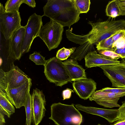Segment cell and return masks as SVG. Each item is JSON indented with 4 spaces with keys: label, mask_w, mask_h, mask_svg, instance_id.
Returning a JSON list of instances; mask_svg holds the SVG:
<instances>
[{
    "label": "cell",
    "mask_w": 125,
    "mask_h": 125,
    "mask_svg": "<svg viewBox=\"0 0 125 125\" xmlns=\"http://www.w3.org/2000/svg\"><path fill=\"white\" fill-rule=\"evenodd\" d=\"M119 9L120 15L125 16V0H116Z\"/></svg>",
    "instance_id": "f546056e"
},
{
    "label": "cell",
    "mask_w": 125,
    "mask_h": 125,
    "mask_svg": "<svg viewBox=\"0 0 125 125\" xmlns=\"http://www.w3.org/2000/svg\"><path fill=\"white\" fill-rule=\"evenodd\" d=\"M43 16L34 13L29 17L26 25L24 38L22 49V54L28 52L32 43L35 38L38 37L41 29L42 26Z\"/></svg>",
    "instance_id": "52a82bcc"
},
{
    "label": "cell",
    "mask_w": 125,
    "mask_h": 125,
    "mask_svg": "<svg viewBox=\"0 0 125 125\" xmlns=\"http://www.w3.org/2000/svg\"><path fill=\"white\" fill-rule=\"evenodd\" d=\"M4 115L2 112L0 111V125H4L5 123Z\"/></svg>",
    "instance_id": "d590c367"
},
{
    "label": "cell",
    "mask_w": 125,
    "mask_h": 125,
    "mask_svg": "<svg viewBox=\"0 0 125 125\" xmlns=\"http://www.w3.org/2000/svg\"><path fill=\"white\" fill-rule=\"evenodd\" d=\"M73 92V90L68 88L63 90L62 92L63 100L70 98L71 97L72 93Z\"/></svg>",
    "instance_id": "d6a6232c"
},
{
    "label": "cell",
    "mask_w": 125,
    "mask_h": 125,
    "mask_svg": "<svg viewBox=\"0 0 125 125\" xmlns=\"http://www.w3.org/2000/svg\"><path fill=\"white\" fill-rule=\"evenodd\" d=\"M85 67L87 68L116 64L120 62L98 54L96 51L89 52L84 58Z\"/></svg>",
    "instance_id": "5bb4252c"
},
{
    "label": "cell",
    "mask_w": 125,
    "mask_h": 125,
    "mask_svg": "<svg viewBox=\"0 0 125 125\" xmlns=\"http://www.w3.org/2000/svg\"><path fill=\"white\" fill-rule=\"evenodd\" d=\"M0 111L9 118L15 112L13 105L5 96L0 94Z\"/></svg>",
    "instance_id": "ac0fdd59"
},
{
    "label": "cell",
    "mask_w": 125,
    "mask_h": 125,
    "mask_svg": "<svg viewBox=\"0 0 125 125\" xmlns=\"http://www.w3.org/2000/svg\"><path fill=\"white\" fill-rule=\"evenodd\" d=\"M63 63L72 81L87 78L85 70L77 61L70 59L66 60Z\"/></svg>",
    "instance_id": "e0dca14e"
},
{
    "label": "cell",
    "mask_w": 125,
    "mask_h": 125,
    "mask_svg": "<svg viewBox=\"0 0 125 125\" xmlns=\"http://www.w3.org/2000/svg\"><path fill=\"white\" fill-rule=\"evenodd\" d=\"M104 74L116 88H125V60L123 59L118 64L100 67Z\"/></svg>",
    "instance_id": "ba28073f"
},
{
    "label": "cell",
    "mask_w": 125,
    "mask_h": 125,
    "mask_svg": "<svg viewBox=\"0 0 125 125\" xmlns=\"http://www.w3.org/2000/svg\"><path fill=\"white\" fill-rule=\"evenodd\" d=\"M63 27L50 19V21L42 26L38 37L44 42L50 51L57 48L62 39Z\"/></svg>",
    "instance_id": "5b68a950"
},
{
    "label": "cell",
    "mask_w": 125,
    "mask_h": 125,
    "mask_svg": "<svg viewBox=\"0 0 125 125\" xmlns=\"http://www.w3.org/2000/svg\"><path fill=\"white\" fill-rule=\"evenodd\" d=\"M75 106L79 110L85 112L87 113L100 116L104 118L110 123L118 120V109H106L85 106L78 104H75Z\"/></svg>",
    "instance_id": "4fadbf2b"
},
{
    "label": "cell",
    "mask_w": 125,
    "mask_h": 125,
    "mask_svg": "<svg viewBox=\"0 0 125 125\" xmlns=\"http://www.w3.org/2000/svg\"><path fill=\"white\" fill-rule=\"evenodd\" d=\"M51 111L49 119L56 125H80L83 121L82 115L73 104L53 103L51 106Z\"/></svg>",
    "instance_id": "3957f363"
},
{
    "label": "cell",
    "mask_w": 125,
    "mask_h": 125,
    "mask_svg": "<svg viewBox=\"0 0 125 125\" xmlns=\"http://www.w3.org/2000/svg\"><path fill=\"white\" fill-rule=\"evenodd\" d=\"M112 37H110L103 40L96 45V47L98 51L104 50L114 51L112 46L114 43Z\"/></svg>",
    "instance_id": "44dd1931"
},
{
    "label": "cell",
    "mask_w": 125,
    "mask_h": 125,
    "mask_svg": "<svg viewBox=\"0 0 125 125\" xmlns=\"http://www.w3.org/2000/svg\"><path fill=\"white\" fill-rule=\"evenodd\" d=\"M7 72H5L2 69H0V94L5 96L7 98Z\"/></svg>",
    "instance_id": "603a6c76"
},
{
    "label": "cell",
    "mask_w": 125,
    "mask_h": 125,
    "mask_svg": "<svg viewBox=\"0 0 125 125\" xmlns=\"http://www.w3.org/2000/svg\"><path fill=\"white\" fill-rule=\"evenodd\" d=\"M29 78L17 66L12 64L10 70L7 72V92L10 89L21 86Z\"/></svg>",
    "instance_id": "2e32d148"
},
{
    "label": "cell",
    "mask_w": 125,
    "mask_h": 125,
    "mask_svg": "<svg viewBox=\"0 0 125 125\" xmlns=\"http://www.w3.org/2000/svg\"><path fill=\"white\" fill-rule=\"evenodd\" d=\"M21 20L19 11L7 12L0 3V31L6 40L10 39L13 33L21 27Z\"/></svg>",
    "instance_id": "8992f818"
},
{
    "label": "cell",
    "mask_w": 125,
    "mask_h": 125,
    "mask_svg": "<svg viewBox=\"0 0 125 125\" xmlns=\"http://www.w3.org/2000/svg\"><path fill=\"white\" fill-rule=\"evenodd\" d=\"M99 54L113 59L118 60L121 58L120 56L115 53L114 51L110 50H104L98 51Z\"/></svg>",
    "instance_id": "4316f807"
},
{
    "label": "cell",
    "mask_w": 125,
    "mask_h": 125,
    "mask_svg": "<svg viewBox=\"0 0 125 125\" xmlns=\"http://www.w3.org/2000/svg\"><path fill=\"white\" fill-rule=\"evenodd\" d=\"M102 90L105 92L114 93L125 96V88H112L106 87Z\"/></svg>",
    "instance_id": "83f0119b"
},
{
    "label": "cell",
    "mask_w": 125,
    "mask_h": 125,
    "mask_svg": "<svg viewBox=\"0 0 125 125\" xmlns=\"http://www.w3.org/2000/svg\"><path fill=\"white\" fill-rule=\"evenodd\" d=\"M97 125H101L100 124H98Z\"/></svg>",
    "instance_id": "74e56055"
},
{
    "label": "cell",
    "mask_w": 125,
    "mask_h": 125,
    "mask_svg": "<svg viewBox=\"0 0 125 125\" xmlns=\"http://www.w3.org/2000/svg\"><path fill=\"white\" fill-rule=\"evenodd\" d=\"M24 0H8L5 3L4 9L7 12L19 11L21 5L23 3Z\"/></svg>",
    "instance_id": "7402d4cb"
},
{
    "label": "cell",
    "mask_w": 125,
    "mask_h": 125,
    "mask_svg": "<svg viewBox=\"0 0 125 125\" xmlns=\"http://www.w3.org/2000/svg\"><path fill=\"white\" fill-rule=\"evenodd\" d=\"M109 18L105 21L88 23L92 26L91 30L87 34L83 35H76V42L80 45L86 42L96 45L102 40L111 36L117 31L125 28V20H111Z\"/></svg>",
    "instance_id": "7a4b0ae2"
},
{
    "label": "cell",
    "mask_w": 125,
    "mask_h": 125,
    "mask_svg": "<svg viewBox=\"0 0 125 125\" xmlns=\"http://www.w3.org/2000/svg\"><path fill=\"white\" fill-rule=\"evenodd\" d=\"M43 11V16L49 17L69 29L80 19V13L75 6L74 0H48Z\"/></svg>",
    "instance_id": "6da1fadb"
},
{
    "label": "cell",
    "mask_w": 125,
    "mask_h": 125,
    "mask_svg": "<svg viewBox=\"0 0 125 125\" xmlns=\"http://www.w3.org/2000/svg\"><path fill=\"white\" fill-rule=\"evenodd\" d=\"M76 48V47L68 49L63 47L57 51L56 57L61 61L66 60L75 52Z\"/></svg>",
    "instance_id": "cb8c5ba5"
},
{
    "label": "cell",
    "mask_w": 125,
    "mask_h": 125,
    "mask_svg": "<svg viewBox=\"0 0 125 125\" xmlns=\"http://www.w3.org/2000/svg\"><path fill=\"white\" fill-rule=\"evenodd\" d=\"M25 107L26 116V125H31L33 118L32 97L30 93L25 101Z\"/></svg>",
    "instance_id": "d6986e66"
},
{
    "label": "cell",
    "mask_w": 125,
    "mask_h": 125,
    "mask_svg": "<svg viewBox=\"0 0 125 125\" xmlns=\"http://www.w3.org/2000/svg\"><path fill=\"white\" fill-rule=\"evenodd\" d=\"M75 92L81 98H89L95 92L96 83L91 78L82 79L74 81L73 83Z\"/></svg>",
    "instance_id": "7c38bea8"
},
{
    "label": "cell",
    "mask_w": 125,
    "mask_h": 125,
    "mask_svg": "<svg viewBox=\"0 0 125 125\" xmlns=\"http://www.w3.org/2000/svg\"><path fill=\"white\" fill-rule=\"evenodd\" d=\"M124 96L121 95L107 92L102 89L95 92L89 98L90 101H94L97 104L105 107H120L118 103L120 98Z\"/></svg>",
    "instance_id": "8fae6325"
},
{
    "label": "cell",
    "mask_w": 125,
    "mask_h": 125,
    "mask_svg": "<svg viewBox=\"0 0 125 125\" xmlns=\"http://www.w3.org/2000/svg\"><path fill=\"white\" fill-rule=\"evenodd\" d=\"M23 3L33 8L36 7V3L34 0H24Z\"/></svg>",
    "instance_id": "836d02e7"
},
{
    "label": "cell",
    "mask_w": 125,
    "mask_h": 125,
    "mask_svg": "<svg viewBox=\"0 0 125 125\" xmlns=\"http://www.w3.org/2000/svg\"><path fill=\"white\" fill-rule=\"evenodd\" d=\"M119 55L121 58L122 59L125 58V46L122 48Z\"/></svg>",
    "instance_id": "8d00e7d4"
},
{
    "label": "cell",
    "mask_w": 125,
    "mask_h": 125,
    "mask_svg": "<svg viewBox=\"0 0 125 125\" xmlns=\"http://www.w3.org/2000/svg\"><path fill=\"white\" fill-rule=\"evenodd\" d=\"M112 36L114 42L120 38L125 36V28L117 31Z\"/></svg>",
    "instance_id": "4dcf8cb0"
},
{
    "label": "cell",
    "mask_w": 125,
    "mask_h": 125,
    "mask_svg": "<svg viewBox=\"0 0 125 125\" xmlns=\"http://www.w3.org/2000/svg\"><path fill=\"white\" fill-rule=\"evenodd\" d=\"M29 59L34 62L37 65H42L44 66L47 62V60L40 53L36 52H34L32 54H30Z\"/></svg>",
    "instance_id": "484cf974"
},
{
    "label": "cell",
    "mask_w": 125,
    "mask_h": 125,
    "mask_svg": "<svg viewBox=\"0 0 125 125\" xmlns=\"http://www.w3.org/2000/svg\"><path fill=\"white\" fill-rule=\"evenodd\" d=\"M33 118L34 125H38L45 116L46 111V101L42 91L36 88L33 90L32 94Z\"/></svg>",
    "instance_id": "30bf717a"
},
{
    "label": "cell",
    "mask_w": 125,
    "mask_h": 125,
    "mask_svg": "<svg viewBox=\"0 0 125 125\" xmlns=\"http://www.w3.org/2000/svg\"><path fill=\"white\" fill-rule=\"evenodd\" d=\"M44 73L47 79L56 86L62 87L72 82L63 62L56 57L47 60Z\"/></svg>",
    "instance_id": "277c9868"
},
{
    "label": "cell",
    "mask_w": 125,
    "mask_h": 125,
    "mask_svg": "<svg viewBox=\"0 0 125 125\" xmlns=\"http://www.w3.org/2000/svg\"><path fill=\"white\" fill-rule=\"evenodd\" d=\"M26 26L21 27L15 31L10 39L11 58L19 60L21 58Z\"/></svg>",
    "instance_id": "9a60e30c"
},
{
    "label": "cell",
    "mask_w": 125,
    "mask_h": 125,
    "mask_svg": "<svg viewBox=\"0 0 125 125\" xmlns=\"http://www.w3.org/2000/svg\"><path fill=\"white\" fill-rule=\"evenodd\" d=\"M110 125H125V119L118 120Z\"/></svg>",
    "instance_id": "e575fe53"
},
{
    "label": "cell",
    "mask_w": 125,
    "mask_h": 125,
    "mask_svg": "<svg viewBox=\"0 0 125 125\" xmlns=\"http://www.w3.org/2000/svg\"><path fill=\"white\" fill-rule=\"evenodd\" d=\"M125 46V36L121 37L114 42L112 47L114 50L122 48Z\"/></svg>",
    "instance_id": "f1b7e54d"
},
{
    "label": "cell",
    "mask_w": 125,
    "mask_h": 125,
    "mask_svg": "<svg viewBox=\"0 0 125 125\" xmlns=\"http://www.w3.org/2000/svg\"><path fill=\"white\" fill-rule=\"evenodd\" d=\"M118 120L125 119V101L122 102V105L119 107Z\"/></svg>",
    "instance_id": "1f68e13d"
},
{
    "label": "cell",
    "mask_w": 125,
    "mask_h": 125,
    "mask_svg": "<svg viewBox=\"0 0 125 125\" xmlns=\"http://www.w3.org/2000/svg\"><path fill=\"white\" fill-rule=\"evenodd\" d=\"M105 12L106 15L111 18H115L120 16L116 0H112L109 2L106 7Z\"/></svg>",
    "instance_id": "ffe728a7"
},
{
    "label": "cell",
    "mask_w": 125,
    "mask_h": 125,
    "mask_svg": "<svg viewBox=\"0 0 125 125\" xmlns=\"http://www.w3.org/2000/svg\"><path fill=\"white\" fill-rule=\"evenodd\" d=\"M75 6L80 13H87L89 10L90 0H74Z\"/></svg>",
    "instance_id": "d4e9b609"
},
{
    "label": "cell",
    "mask_w": 125,
    "mask_h": 125,
    "mask_svg": "<svg viewBox=\"0 0 125 125\" xmlns=\"http://www.w3.org/2000/svg\"><path fill=\"white\" fill-rule=\"evenodd\" d=\"M31 85V80L29 78L21 86L7 91L8 99L17 109L24 106Z\"/></svg>",
    "instance_id": "9c48e42d"
}]
</instances>
